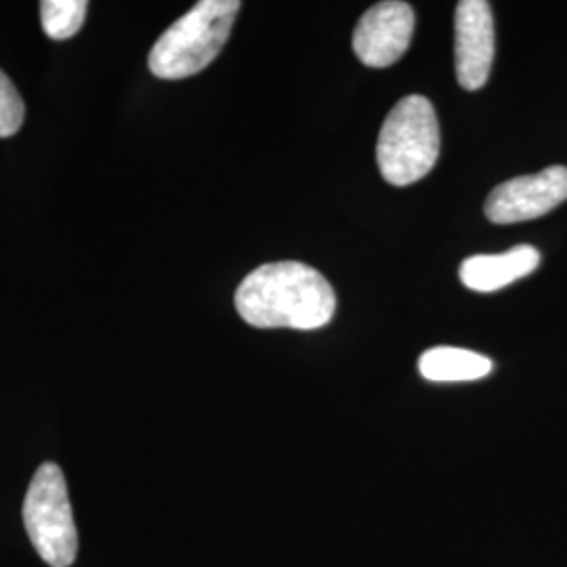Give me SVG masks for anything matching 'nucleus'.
I'll use <instances>...</instances> for the list:
<instances>
[{"mask_svg": "<svg viewBox=\"0 0 567 567\" xmlns=\"http://www.w3.org/2000/svg\"><path fill=\"white\" fill-rule=\"evenodd\" d=\"M86 0H44L41 2L42 30L53 41H68L81 32L86 18Z\"/></svg>", "mask_w": 567, "mask_h": 567, "instance_id": "obj_10", "label": "nucleus"}, {"mask_svg": "<svg viewBox=\"0 0 567 567\" xmlns=\"http://www.w3.org/2000/svg\"><path fill=\"white\" fill-rule=\"evenodd\" d=\"M236 309L255 328H324L337 311V295L324 276L299 261L261 265L236 290Z\"/></svg>", "mask_w": 567, "mask_h": 567, "instance_id": "obj_1", "label": "nucleus"}, {"mask_svg": "<svg viewBox=\"0 0 567 567\" xmlns=\"http://www.w3.org/2000/svg\"><path fill=\"white\" fill-rule=\"evenodd\" d=\"M566 200V166H548L494 187L487 196L486 217L496 225L522 224L547 215Z\"/></svg>", "mask_w": 567, "mask_h": 567, "instance_id": "obj_5", "label": "nucleus"}, {"mask_svg": "<svg viewBox=\"0 0 567 567\" xmlns=\"http://www.w3.org/2000/svg\"><path fill=\"white\" fill-rule=\"evenodd\" d=\"M412 32L414 11L408 2H379L358 21L353 32V51L368 68H386L408 51Z\"/></svg>", "mask_w": 567, "mask_h": 567, "instance_id": "obj_6", "label": "nucleus"}, {"mask_svg": "<svg viewBox=\"0 0 567 567\" xmlns=\"http://www.w3.org/2000/svg\"><path fill=\"white\" fill-rule=\"evenodd\" d=\"M456 79L465 91H480L494 61V18L486 0L456 4Z\"/></svg>", "mask_w": 567, "mask_h": 567, "instance_id": "obj_7", "label": "nucleus"}, {"mask_svg": "<svg viewBox=\"0 0 567 567\" xmlns=\"http://www.w3.org/2000/svg\"><path fill=\"white\" fill-rule=\"evenodd\" d=\"M440 158V122L423 95H408L389 112L377 161L386 183L404 187L426 177Z\"/></svg>", "mask_w": 567, "mask_h": 567, "instance_id": "obj_3", "label": "nucleus"}, {"mask_svg": "<svg viewBox=\"0 0 567 567\" xmlns=\"http://www.w3.org/2000/svg\"><path fill=\"white\" fill-rule=\"evenodd\" d=\"M240 0H203L175 21L150 51L154 76L182 81L203 72L221 53L240 11Z\"/></svg>", "mask_w": 567, "mask_h": 567, "instance_id": "obj_2", "label": "nucleus"}, {"mask_svg": "<svg viewBox=\"0 0 567 567\" xmlns=\"http://www.w3.org/2000/svg\"><path fill=\"white\" fill-rule=\"evenodd\" d=\"M25 107L18 89L9 76L0 70V137H11L21 128Z\"/></svg>", "mask_w": 567, "mask_h": 567, "instance_id": "obj_11", "label": "nucleus"}, {"mask_svg": "<svg viewBox=\"0 0 567 567\" xmlns=\"http://www.w3.org/2000/svg\"><path fill=\"white\" fill-rule=\"evenodd\" d=\"M540 265L534 246H515L503 255H475L461 265V282L475 292H496L529 276Z\"/></svg>", "mask_w": 567, "mask_h": 567, "instance_id": "obj_8", "label": "nucleus"}, {"mask_svg": "<svg viewBox=\"0 0 567 567\" xmlns=\"http://www.w3.org/2000/svg\"><path fill=\"white\" fill-rule=\"evenodd\" d=\"M419 370L433 383H465L487 377L494 364L486 355H480L458 347H433L419 360Z\"/></svg>", "mask_w": 567, "mask_h": 567, "instance_id": "obj_9", "label": "nucleus"}, {"mask_svg": "<svg viewBox=\"0 0 567 567\" xmlns=\"http://www.w3.org/2000/svg\"><path fill=\"white\" fill-rule=\"evenodd\" d=\"M23 524L30 543L51 567H70L79 553L68 484L55 463H44L32 477L23 501Z\"/></svg>", "mask_w": 567, "mask_h": 567, "instance_id": "obj_4", "label": "nucleus"}]
</instances>
